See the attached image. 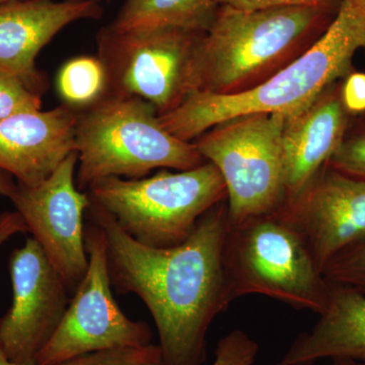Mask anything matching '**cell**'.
<instances>
[{
    "instance_id": "1",
    "label": "cell",
    "mask_w": 365,
    "mask_h": 365,
    "mask_svg": "<svg viewBox=\"0 0 365 365\" xmlns=\"http://www.w3.org/2000/svg\"><path fill=\"white\" fill-rule=\"evenodd\" d=\"M86 212L104 232L112 287L118 294L137 295L153 316L163 365H202L209 328L232 304L223 263L227 201L170 248L135 241L95 204Z\"/></svg>"
},
{
    "instance_id": "2",
    "label": "cell",
    "mask_w": 365,
    "mask_h": 365,
    "mask_svg": "<svg viewBox=\"0 0 365 365\" xmlns=\"http://www.w3.org/2000/svg\"><path fill=\"white\" fill-rule=\"evenodd\" d=\"M365 49V11L342 0L321 38L299 58L252 90L235 95L193 91L170 111L158 115L163 128L192 143L216 125L254 113L289 115L311 104L349 76L355 53Z\"/></svg>"
},
{
    "instance_id": "3",
    "label": "cell",
    "mask_w": 365,
    "mask_h": 365,
    "mask_svg": "<svg viewBox=\"0 0 365 365\" xmlns=\"http://www.w3.org/2000/svg\"><path fill=\"white\" fill-rule=\"evenodd\" d=\"M336 14L318 7L218 6L197 50L193 91L235 95L265 83L307 51Z\"/></svg>"
},
{
    "instance_id": "4",
    "label": "cell",
    "mask_w": 365,
    "mask_h": 365,
    "mask_svg": "<svg viewBox=\"0 0 365 365\" xmlns=\"http://www.w3.org/2000/svg\"><path fill=\"white\" fill-rule=\"evenodd\" d=\"M76 184L118 177L141 179L153 170H187L206 163L193 143L163 128L157 109L143 98L105 93L78 113Z\"/></svg>"
},
{
    "instance_id": "5",
    "label": "cell",
    "mask_w": 365,
    "mask_h": 365,
    "mask_svg": "<svg viewBox=\"0 0 365 365\" xmlns=\"http://www.w3.org/2000/svg\"><path fill=\"white\" fill-rule=\"evenodd\" d=\"M223 263L232 302L264 295L321 314L331 284L302 232L279 211L228 223Z\"/></svg>"
},
{
    "instance_id": "6",
    "label": "cell",
    "mask_w": 365,
    "mask_h": 365,
    "mask_svg": "<svg viewBox=\"0 0 365 365\" xmlns=\"http://www.w3.org/2000/svg\"><path fill=\"white\" fill-rule=\"evenodd\" d=\"M86 192L132 239L151 248L182 244L207 211L227 201L222 175L209 162L141 179L107 178Z\"/></svg>"
},
{
    "instance_id": "7",
    "label": "cell",
    "mask_w": 365,
    "mask_h": 365,
    "mask_svg": "<svg viewBox=\"0 0 365 365\" xmlns=\"http://www.w3.org/2000/svg\"><path fill=\"white\" fill-rule=\"evenodd\" d=\"M287 116L254 113L232 118L193 143L225 181L230 225L275 212L284 204L281 138Z\"/></svg>"
},
{
    "instance_id": "8",
    "label": "cell",
    "mask_w": 365,
    "mask_h": 365,
    "mask_svg": "<svg viewBox=\"0 0 365 365\" xmlns=\"http://www.w3.org/2000/svg\"><path fill=\"white\" fill-rule=\"evenodd\" d=\"M204 33L172 26L101 29L98 57L105 68V93L143 98L158 115L175 109L193 91L194 63Z\"/></svg>"
},
{
    "instance_id": "9",
    "label": "cell",
    "mask_w": 365,
    "mask_h": 365,
    "mask_svg": "<svg viewBox=\"0 0 365 365\" xmlns=\"http://www.w3.org/2000/svg\"><path fill=\"white\" fill-rule=\"evenodd\" d=\"M88 266L63 319L38 355V365H56L88 353L150 344L148 323L128 318L113 297L107 244L102 228L86 227Z\"/></svg>"
},
{
    "instance_id": "10",
    "label": "cell",
    "mask_w": 365,
    "mask_h": 365,
    "mask_svg": "<svg viewBox=\"0 0 365 365\" xmlns=\"http://www.w3.org/2000/svg\"><path fill=\"white\" fill-rule=\"evenodd\" d=\"M78 153H71L47 179L35 186L18 184L11 197L28 232L73 294L88 270L83 218L90 197L76 184Z\"/></svg>"
},
{
    "instance_id": "11",
    "label": "cell",
    "mask_w": 365,
    "mask_h": 365,
    "mask_svg": "<svg viewBox=\"0 0 365 365\" xmlns=\"http://www.w3.org/2000/svg\"><path fill=\"white\" fill-rule=\"evenodd\" d=\"M9 270L13 302L0 318V344L13 361L35 364L61 323L71 294L33 237L14 250Z\"/></svg>"
},
{
    "instance_id": "12",
    "label": "cell",
    "mask_w": 365,
    "mask_h": 365,
    "mask_svg": "<svg viewBox=\"0 0 365 365\" xmlns=\"http://www.w3.org/2000/svg\"><path fill=\"white\" fill-rule=\"evenodd\" d=\"M278 211L304 235L323 272L334 256L365 240V180L327 165Z\"/></svg>"
},
{
    "instance_id": "13",
    "label": "cell",
    "mask_w": 365,
    "mask_h": 365,
    "mask_svg": "<svg viewBox=\"0 0 365 365\" xmlns=\"http://www.w3.org/2000/svg\"><path fill=\"white\" fill-rule=\"evenodd\" d=\"M97 0H14L0 4V68L14 74L32 93L42 97L48 81L36 58L67 26L98 20Z\"/></svg>"
},
{
    "instance_id": "14",
    "label": "cell",
    "mask_w": 365,
    "mask_h": 365,
    "mask_svg": "<svg viewBox=\"0 0 365 365\" xmlns=\"http://www.w3.org/2000/svg\"><path fill=\"white\" fill-rule=\"evenodd\" d=\"M78 111L62 105L0 120V170L19 185L35 186L76 153Z\"/></svg>"
},
{
    "instance_id": "15",
    "label": "cell",
    "mask_w": 365,
    "mask_h": 365,
    "mask_svg": "<svg viewBox=\"0 0 365 365\" xmlns=\"http://www.w3.org/2000/svg\"><path fill=\"white\" fill-rule=\"evenodd\" d=\"M347 124L341 88L335 83L307 107L287 115L281 138L285 202L299 195L328 165Z\"/></svg>"
},
{
    "instance_id": "16",
    "label": "cell",
    "mask_w": 365,
    "mask_h": 365,
    "mask_svg": "<svg viewBox=\"0 0 365 365\" xmlns=\"http://www.w3.org/2000/svg\"><path fill=\"white\" fill-rule=\"evenodd\" d=\"M325 311L309 332L299 334L273 365H314L323 359L365 365V294L331 283Z\"/></svg>"
},
{
    "instance_id": "17",
    "label": "cell",
    "mask_w": 365,
    "mask_h": 365,
    "mask_svg": "<svg viewBox=\"0 0 365 365\" xmlns=\"http://www.w3.org/2000/svg\"><path fill=\"white\" fill-rule=\"evenodd\" d=\"M217 7L210 0H124L109 26L119 31L172 26L206 32Z\"/></svg>"
},
{
    "instance_id": "18",
    "label": "cell",
    "mask_w": 365,
    "mask_h": 365,
    "mask_svg": "<svg viewBox=\"0 0 365 365\" xmlns=\"http://www.w3.org/2000/svg\"><path fill=\"white\" fill-rule=\"evenodd\" d=\"M106 72L98 57L78 56L67 61L57 76V90L66 106L88 107L104 95Z\"/></svg>"
},
{
    "instance_id": "19",
    "label": "cell",
    "mask_w": 365,
    "mask_h": 365,
    "mask_svg": "<svg viewBox=\"0 0 365 365\" xmlns=\"http://www.w3.org/2000/svg\"><path fill=\"white\" fill-rule=\"evenodd\" d=\"M56 365H163L158 344L120 347L88 353Z\"/></svg>"
},
{
    "instance_id": "20",
    "label": "cell",
    "mask_w": 365,
    "mask_h": 365,
    "mask_svg": "<svg viewBox=\"0 0 365 365\" xmlns=\"http://www.w3.org/2000/svg\"><path fill=\"white\" fill-rule=\"evenodd\" d=\"M323 275L329 282L347 285L365 294V240L334 256L324 266Z\"/></svg>"
},
{
    "instance_id": "21",
    "label": "cell",
    "mask_w": 365,
    "mask_h": 365,
    "mask_svg": "<svg viewBox=\"0 0 365 365\" xmlns=\"http://www.w3.org/2000/svg\"><path fill=\"white\" fill-rule=\"evenodd\" d=\"M41 108L42 97L29 90L20 78L0 68V120Z\"/></svg>"
},
{
    "instance_id": "22",
    "label": "cell",
    "mask_w": 365,
    "mask_h": 365,
    "mask_svg": "<svg viewBox=\"0 0 365 365\" xmlns=\"http://www.w3.org/2000/svg\"><path fill=\"white\" fill-rule=\"evenodd\" d=\"M259 344L241 329H235L218 341L211 365H254Z\"/></svg>"
},
{
    "instance_id": "23",
    "label": "cell",
    "mask_w": 365,
    "mask_h": 365,
    "mask_svg": "<svg viewBox=\"0 0 365 365\" xmlns=\"http://www.w3.org/2000/svg\"><path fill=\"white\" fill-rule=\"evenodd\" d=\"M328 165L347 176L365 180V127L345 135Z\"/></svg>"
},
{
    "instance_id": "24",
    "label": "cell",
    "mask_w": 365,
    "mask_h": 365,
    "mask_svg": "<svg viewBox=\"0 0 365 365\" xmlns=\"http://www.w3.org/2000/svg\"><path fill=\"white\" fill-rule=\"evenodd\" d=\"M216 6H228L244 11L279 9V7H318L337 13L342 0H210Z\"/></svg>"
},
{
    "instance_id": "25",
    "label": "cell",
    "mask_w": 365,
    "mask_h": 365,
    "mask_svg": "<svg viewBox=\"0 0 365 365\" xmlns=\"http://www.w3.org/2000/svg\"><path fill=\"white\" fill-rule=\"evenodd\" d=\"M341 98L348 114L365 112V73H350L341 88Z\"/></svg>"
},
{
    "instance_id": "26",
    "label": "cell",
    "mask_w": 365,
    "mask_h": 365,
    "mask_svg": "<svg viewBox=\"0 0 365 365\" xmlns=\"http://www.w3.org/2000/svg\"><path fill=\"white\" fill-rule=\"evenodd\" d=\"M26 232L28 227L18 211H6L0 215V248L11 237Z\"/></svg>"
},
{
    "instance_id": "27",
    "label": "cell",
    "mask_w": 365,
    "mask_h": 365,
    "mask_svg": "<svg viewBox=\"0 0 365 365\" xmlns=\"http://www.w3.org/2000/svg\"><path fill=\"white\" fill-rule=\"evenodd\" d=\"M18 190V182L14 177L0 170V195L11 199Z\"/></svg>"
},
{
    "instance_id": "28",
    "label": "cell",
    "mask_w": 365,
    "mask_h": 365,
    "mask_svg": "<svg viewBox=\"0 0 365 365\" xmlns=\"http://www.w3.org/2000/svg\"><path fill=\"white\" fill-rule=\"evenodd\" d=\"M0 365H38L35 364H18V362H14L13 360L9 359V356L4 352V348H2L1 344H0Z\"/></svg>"
},
{
    "instance_id": "29",
    "label": "cell",
    "mask_w": 365,
    "mask_h": 365,
    "mask_svg": "<svg viewBox=\"0 0 365 365\" xmlns=\"http://www.w3.org/2000/svg\"><path fill=\"white\" fill-rule=\"evenodd\" d=\"M330 365H361L350 360H333Z\"/></svg>"
},
{
    "instance_id": "30",
    "label": "cell",
    "mask_w": 365,
    "mask_h": 365,
    "mask_svg": "<svg viewBox=\"0 0 365 365\" xmlns=\"http://www.w3.org/2000/svg\"><path fill=\"white\" fill-rule=\"evenodd\" d=\"M356 2L359 4V6L361 7V9L365 11V0H356Z\"/></svg>"
},
{
    "instance_id": "31",
    "label": "cell",
    "mask_w": 365,
    "mask_h": 365,
    "mask_svg": "<svg viewBox=\"0 0 365 365\" xmlns=\"http://www.w3.org/2000/svg\"><path fill=\"white\" fill-rule=\"evenodd\" d=\"M14 1V0H0V4H4V2Z\"/></svg>"
},
{
    "instance_id": "32",
    "label": "cell",
    "mask_w": 365,
    "mask_h": 365,
    "mask_svg": "<svg viewBox=\"0 0 365 365\" xmlns=\"http://www.w3.org/2000/svg\"><path fill=\"white\" fill-rule=\"evenodd\" d=\"M345 1H354V0H345Z\"/></svg>"
},
{
    "instance_id": "33",
    "label": "cell",
    "mask_w": 365,
    "mask_h": 365,
    "mask_svg": "<svg viewBox=\"0 0 365 365\" xmlns=\"http://www.w3.org/2000/svg\"><path fill=\"white\" fill-rule=\"evenodd\" d=\"M106 1L110 2L112 1V0H106Z\"/></svg>"
},
{
    "instance_id": "34",
    "label": "cell",
    "mask_w": 365,
    "mask_h": 365,
    "mask_svg": "<svg viewBox=\"0 0 365 365\" xmlns=\"http://www.w3.org/2000/svg\"><path fill=\"white\" fill-rule=\"evenodd\" d=\"M97 1H98V2H102V1H103V0H97Z\"/></svg>"
}]
</instances>
